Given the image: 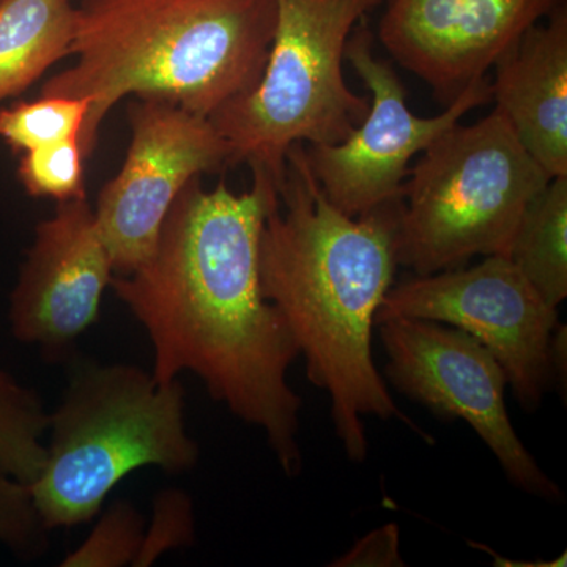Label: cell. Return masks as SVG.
Listing matches in <instances>:
<instances>
[{
	"label": "cell",
	"mask_w": 567,
	"mask_h": 567,
	"mask_svg": "<svg viewBox=\"0 0 567 567\" xmlns=\"http://www.w3.org/2000/svg\"><path fill=\"white\" fill-rule=\"evenodd\" d=\"M234 193L193 178L167 213L152 256L111 287L144 327L156 382L193 372L238 420L262 429L282 472L300 473V395L287 372L300 357L281 312L264 297L259 246L279 203L274 183L252 171Z\"/></svg>",
	"instance_id": "6da1fadb"
},
{
	"label": "cell",
	"mask_w": 567,
	"mask_h": 567,
	"mask_svg": "<svg viewBox=\"0 0 567 567\" xmlns=\"http://www.w3.org/2000/svg\"><path fill=\"white\" fill-rule=\"evenodd\" d=\"M399 207L346 215L324 196L297 144L260 235L264 297L286 320L312 385L330 395L336 435L353 462L368 454L364 416L412 425L372 358L375 315L398 267Z\"/></svg>",
	"instance_id": "7a4b0ae2"
},
{
	"label": "cell",
	"mask_w": 567,
	"mask_h": 567,
	"mask_svg": "<svg viewBox=\"0 0 567 567\" xmlns=\"http://www.w3.org/2000/svg\"><path fill=\"white\" fill-rule=\"evenodd\" d=\"M276 28V0H82L70 55L41 95L91 100L85 158L125 96L162 100L210 118L256 87Z\"/></svg>",
	"instance_id": "3957f363"
},
{
	"label": "cell",
	"mask_w": 567,
	"mask_h": 567,
	"mask_svg": "<svg viewBox=\"0 0 567 567\" xmlns=\"http://www.w3.org/2000/svg\"><path fill=\"white\" fill-rule=\"evenodd\" d=\"M181 380L156 382L133 364L84 363L50 413V443L33 502L50 529L87 524L126 476L144 466L192 472L200 450L186 431Z\"/></svg>",
	"instance_id": "277c9868"
},
{
	"label": "cell",
	"mask_w": 567,
	"mask_h": 567,
	"mask_svg": "<svg viewBox=\"0 0 567 567\" xmlns=\"http://www.w3.org/2000/svg\"><path fill=\"white\" fill-rule=\"evenodd\" d=\"M383 0H276V28L256 87L210 121L229 145V164L248 163L278 193L297 144H338L360 125L369 96L344 78L347 43Z\"/></svg>",
	"instance_id": "5b68a950"
},
{
	"label": "cell",
	"mask_w": 567,
	"mask_h": 567,
	"mask_svg": "<svg viewBox=\"0 0 567 567\" xmlns=\"http://www.w3.org/2000/svg\"><path fill=\"white\" fill-rule=\"evenodd\" d=\"M406 178L395 260L417 276L509 256L525 208L550 182L496 107L436 137Z\"/></svg>",
	"instance_id": "8992f818"
},
{
	"label": "cell",
	"mask_w": 567,
	"mask_h": 567,
	"mask_svg": "<svg viewBox=\"0 0 567 567\" xmlns=\"http://www.w3.org/2000/svg\"><path fill=\"white\" fill-rule=\"evenodd\" d=\"M393 317L447 323L477 339L505 369L507 383L527 410L543 402L557 380L558 309L537 293L506 256L475 267L415 276L391 287L375 323Z\"/></svg>",
	"instance_id": "52a82bcc"
},
{
	"label": "cell",
	"mask_w": 567,
	"mask_h": 567,
	"mask_svg": "<svg viewBox=\"0 0 567 567\" xmlns=\"http://www.w3.org/2000/svg\"><path fill=\"white\" fill-rule=\"evenodd\" d=\"M379 327L388 379L402 394L435 415L468 423L514 486L561 502V488L537 465L511 423L507 377L491 350L465 331L431 320L393 317Z\"/></svg>",
	"instance_id": "ba28073f"
},
{
	"label": "cell",
	"mask_w": 567,
	"mask_h": 567,
	"mask_svg": "<svg viewBox=\"0 0 567 567\" xmlns=\"http://www.w3.org/2000/svg\"><path fill=\"white\" fill-rule=\"evenodd\" d=\"M372 41L371 31L361 25L346 50V61L371 92L368 115L344 141L306 148L324 196L349 216L401 203L410 159L492 100L491 81L481 78L442 114L420 117L406 106V91L393 66L375 58Z\"/></svg>",
	"instance_id": "9c48e42d"
},
{
	"label": "cell",
	"mask_w": 567,
	"mask_h": 567,
	"mask_svg": "<svg viewBox=\"0 0 567 567\" xmlns=\"http://www.w3.org/2000/svg\"><path fill=\"white\" fill-rule=\"evenodd\" d=\"M128 115L132 142L125 163L93 210L117 275L133 274L152 256L183 188L229 164L230 156L210 118L173 103L140 99Z\"/></svg>",
	"instance_id": "30bf717a"
},
{
	"label": "cell",
	"mask_w": 567,
	"mask_h": 567,
	"mask_svg": "<svg viewBox=\"0 0 567 567\" xmlns=\"http://www.w3.org/2000/svg\"><path fill=\"white\" fill-rule=\"evenodd\" d=\"M114 265L87 199L59 203L35 229L10 295L11 333L52 360L99 320Z\"/></svg>",
	"instance_id": "8fae6325"
},
{
	"label": "cell",
	"mask_w": 567,
	"mask_h": 567,
	"mask_svg": "<svg viewBox=\"0 0 567 567\" xmlns=\"http://www.w3.org/2000/svg\"><path fill=\"white\" fill-rule=\"evenodd\" d=\"M566 0H390L379 39L450 106Z\"/></svg>",
	"instance_id": "7c38bea8"
},
{
	"label": "cell",
	"mask_w": 567,
	"mask_h": 567,
	"mask_svg": "<svg viewBox=\"0 0 567 567\" xmlns=\"http://www.w3.org/2000/svg\"><path fill=\"white\" fill-rule=\"evenodd\" d=\"M529 28L495 63L492 99L548 177L567 175V7Z\"/></svg>",
	"instance_id": "4fadbf2b"
},
{
	"label": "cell",
	"mask_w": 567,
	"mask_h": 567,
	"mask_svg": "<svg viewBox=\"0 0 567 567\" xmlns=\"http://www.w3.org/2000/svg\"><path fill=\"white\" fill-rule=\"evenodd\" d=\"M73 0H0V103L70 55Z\"/></svg>",
	"instance_id": "5bb4252c"
},
{
	"label": "cell",
	"mask_w": 567,
	"mask_h": 567,
	"mask_svg": "<svg viewBox=\"0 0 567 567\" xmlns=\"http://www.w3.org/2000/svg\"><path fill=\"white\" fill-rule=\"evenodd\" d=\"M511 260L551 308L567 297V175L533 197L518 223Z\"/></svg>",
	"instance_id": "9a60e30c"
},
{
	"label": "cell",
	"mask_w": 567,
	"mask_h": 567,
	"mask_svg": "<svg viewBox=\"0 0 567 567\" xmlns=\"http://www.w3.org/2000/svg\"><path fill=\"white\" fill-rule=\"evenodd\" d=\"M50 413L32 388L0 369V470L21 483H35L47 458Z\"/></svg>",
	"instance_id": "2e32d148"
},
{
	"label": "cell",
	"mask_w": 567,
	"mask_h": 567,
	"mask_svg": "<svg viewBox=\"0 0 567 567\" xmlns=\"http://www.w3.org/2000/svg\"><path fill=\"white\" fill-rule=\"evenodd\" d=\"M91 100L43 95L35 102L0 110V137L14 152L81 137Z\"/></svg>",
	"instance_id": "e0dca14e"
},
{
	"label": "cell",
	"mask_w": 567,
	"mask_h": 567,
	"mask_svg": "<svg viewBox=\"0 0 567 567\" xmlns=\"http://www.w3.org/2000/svg\"><path fill=\"white\" fill-rule=\"evenodd\" d=\"M145 520L130 502L118 499L104 511L99 524L62 567L134 566L144 540Z\"/></svg>",
	"instance_id": "ac0fdd59"
},
{
	"label": "cell",
	"mask_w": 567,
	"mask_h": 567,
	"mask_svg": "<svg viewBox=\"0 0 567 567\" xmlns=\"http://www.w3.org/2000/svg\"><path fill=\"white\" fill-rule=\"evenodd\" d=\"M84 159L80 137L55 142L25 152L18 177L31 196L66 203L85 196Z\"/></svg>",
	"instance_id": "d6986e66"
},
{
	"label": "cell",
	"mask_w": 567,
	"mask_h": 567,
	"mask_svg": "<svg viewBox=\"0 0 567 567\" xmlns=\"http://www.w3.org/2000/svg\"><path fill=\"white\" fill-rule=\"evenodd\" d=\"M31 486L0 470V544L18 558H40L50 546Z\"/></svg>",
	"instance_id": "ffe728a7"
},
{
	"label": "cell",
	"mask_w": 567,
	"mask_h": 567,
	"mask_svg": "<svg viewBox=\"0 0 567 567\" xmlns=\"http://www.w3.org/2000/svg\"><path fill=\"white\" fill-rule=\"evenodd\" d=\"M196 539L193 499L178 488H164L153 496L152 520L134 567H147L167 551L192 547Z\"/></svg>",
	"instance_id": "44dd1931"
},
{
	"label": "cell",
	"mask_w": 567,
	"mask_h": 567,
	"mask_svg": "<svg viewBox=\"0 0 567 567\" xmlns=\"http://www.w3.org/2000/svg\"><path fill=\"white\" fill-rule=\"evenodd\" d=\"M333 566H404L399 554V528L386 525L375 529Z\"/></svg>",
	"instance_id": "7402d4cb"
},
{
	"label": "cell",
	"mask_w": 567,
	"mask_h": 567,
	"mask_svg": "<svg viewBox=\"0 0 567 567\" xmlns=\"http://www.w3.org/2000/svg\"><path fill=\"white\" fill-rule=\"evenodd\" d=\"M470 546L477 548V550L487 551L492 558L495 559L496 566H506V567H565L567 565V555L566 551L563 554V557L555 559L554 563H516L511 561V559H505L496 555L491 547L483 546V544L470 543Z\"/></svg>",
	"instance_id": "603a6c76"
},
{
	"label": "cell",
	"mask_w": 567,
	"mask_h": 567,
	"mask_svg": "<svg viewBox=\"0 0 567 567\" xmlns=\"http://www.w3.org/2000/svg\"><path fill=\"white\" fill-rule=\"evenodd\" d=\"M81 2H82V0H81Z\"/></svg>",
	"instance_id": "cb8c5ba5"
}]
</instances>
